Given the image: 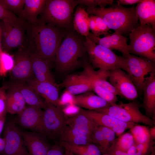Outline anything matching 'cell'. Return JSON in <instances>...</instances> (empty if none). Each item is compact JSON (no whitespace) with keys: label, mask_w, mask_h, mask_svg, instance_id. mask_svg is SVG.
Listing matches in <instances>:
<instances>
[{"label":"cell","mask_w":155,"mask_h":155,"mask_svg":"<svg viewBox=\"0 0 155 155\" xmlns=\"http://www.w3.org/2000/svg\"><path fill=\"white\" fill-rule=\"evenodd\" d=\"M79 112L92 119L98 126L110 128L118 135H121L126 129L131 128L135 125L134 123L124 122L109 115L95 110L81 108Z\"/></svg>","instance_id":"13"},{"label":"cell","mask_w":155,"mask_h":155,"mask_svg":"<svg viewBox=\"0 0 155 155\" xmlns=\"http://www.w3.org/2000/svg\"><path fill=\"white\" fill-rule=\"evenodd\" d=\"M83 67L84 69L82 73L87 78L92 86H99L117 95H119L115 88L107 80L109 77L110 71L100 69L96 71L90 62L87 61L83 64Z\"/></svg>","instance_id":"18"},{"label":"cell","mask_w":155,"mask_h":155,"mask_svg":"<svg viewBox=\"0 0 155 155\" xmlns=\"http://www.w3.org/2000/svg\"><path fill=\"white\" fill-rule=\"evenodd\" d=\"M59 144L65 150L75 155H101L100 151L98 148L91 143L77 145L60 142Z\"/></svg>","instance_id":"31"},{"label":"cell","mask_w":155,"mask_h":155,"mask_svg":"<svg viewBox=\"0 0 155 155\" xmlns=\"http://www.w3.org/2000/svg\"><path fill=\"white\" fill-rule=\"evenodd\" d=\"M25 82L46 101L61 108L57 86L50 83L37 81L34 78L27 80Z\"/></svg>","instance_id":"16"},{"label":"cell","mask_w":155,"mask_h":155,"mask_svg":"<svg viewBox=\"0 0 155 155\" xmlns=\"http://www.w3.org/2000/svg\"><path fill=\"white\" fill-rule=\"evenodd\" d=\"M150 138H154L155 137V127L154 126L149 130Z\"/></svg>","instance_id":"51"},{"label":"cell","mask_w":155,"mask_h":155,"mask_svg":"<svg viewBox=\"0 0 155 155\" xmlns=\"http://www.w3.org/2000/svg\"><path fill=\"white\" fill-rule=\"evenodd\" d=\"M142 91L143 106L146 115L154 116L155 113V71L146 77Z\"/></svg>","instance_id":"24"},{"label":"cell","mask_w":155,"mask_h":155,"mask_svg":"<svg viewBox=\"0 0 155 155\" xmlns=\"http://www.w3.org/2000/svg\"><path fill=\"white\" fill-rule=\"evenodd\" d=\"M1 36L0 32V36Z\"/></svg>","instance_id":"55"},{"label":"cell","mask_w":155,"mask_h":155,"mask_svg":"<svg viewBox=\"0 0 155 155\" xmlns=\"http://www.w3.org/2000/svg\"><path fill=\"white\" fill-rule=\"evenodd\" d=\"M5 146V139L0 137V154L3 151Z\"/></svg>","instance_id":"49"},{"label":"cell","mask_w":155,"mask_h":155,"mask_svg":"<svg viewBox=\"0 0 155 155\" xmlns=\"http://www.w3.org/2000/svg\"><path fill=\"white\" fill-rule=\"evenodd\" d=\"M94 16L100 35L103 34L106 35L108 34V32L110 29L102 19L99 16L95 15Z\"/></svg>","instance_id":"44"},{"label":"cell","mask_w":155,"mask_h":155,"mask_svg":"<svg viewBox=\"0 0 155 155\" xmlns=\"http://www.w3.org/2000/svg\"><path fill=\"white\" fill-rule=\"evenodd\" d=\"M13 58V66L10 71V80L26 81L34 78L30 53L26 48H18Z\"/></svg>","instance_id":"10"},{"label":"cell","mask_w":155,"mask_h":155,"mask_svg":"<svg viewBox=\"0 0 155 155\" xmlns=\"http://www.w3.org/2000/svg\"><path fill=\"white\" fill-rule=\"evenodd\" d=\"M2 51V44H1V36H0V57L1 53ZM0 76H1L0 75Z\"/></svg>","instance_id":"53"},{"label":"cell","mask_w":155,"mask_h":155,"mask_svg":"<svg viewBox=\"0 0 155 155\" xmlns=\"http://www.w3.org/2000/svg\"><path fill=\"white\" fill-rule=\"evenodd\" d=\"M89 14L99 16L110 29L120 34H129L139 25L135 7L113 4L108 7H87Z\"/></svg>","instance_id":"2"},{"label":"cell","mask_w":155,"mask_h":155,"mask_svg":"<svg viewBox=\"0 0 155 155\" xmlns=\"http://www.w3.org/2000/svg\"><path fill=\"white\" fill-rule=\"evenodd\" d=\"M87 37L96 44L111 50H115L121 52L125 57L130 54V47L127 44V38L118 33L115 32L100 38L90 32Z\"/></svg>","instance_id":"14"},{"label":"cell","mask_w":155,"mask_h":155,"mask_svg":"<svg viewBox=\"0 0 155 155\" xmlns=\"http://www.w3.org/2000/svg\"><path fill=\"white\" fill-rule=\"evenodd\" d=\"M140 66L147 75L155 71V62L145 58L138 57Z\"/></svg>","instance_id":"41"},{"label":"cell","mask_w":155,"mask_h":155,"mask_svg":"<svg viewBox=\"0 0 155 155\" xmlns=\"http://www.w3.org/2000/svg\"><path fill=\"white\" fill-rule=\"evenodd\" d=\"M58 137L60 142L73 145H84L92 142L90 137L84 135L66 125Z\"/></svg>","instance_id":"29"},{"label":"cell","mask_w":155,"mask_h":155,"mask_svg":"<svg viewBox=\"0 0 155 155\" xmlns=\"http://www.w3.org/2000/svg\"><path fill=\"white\" fill-rule=\"evenodd\" d=\"M74 104L87 109L96 110L111 105L91 91L75 95L73 98Z\"/></svg>","instance_id":"25"},{"label":"cell","mask_w":155,"mask_h":155,"mask_svg":"<svg viewBox=\"0 0 155 155\" xmlns=\"http://www.w3.org/2000/svg\"><path fill=\"white\" fill-rule=\"evenodd\" d=\"M110 83L115 88L119 95L133 100L138 96L137 90L132 80L125 71L120 69L110 71Z\"/></svg>","instance_id":"12"},{"label":"cell","mask_w":155,"mask_h":155,"mask_svg":"<svg viewBox=\"0 0 155 155\" xmlns=\"http://www.w3.org/2000/svg\"><path fill=\"white\" fill-rule=\"evenodd\" d=\"M84 37L73 28L66 30L55 54L54 62L58 71L67 73L81 64L82 58L86 53L84 45Z\"/></svg>","instance_id":"3"},{"label":"cell","mask_w":155,"mask_h":155,"mask_svg":"<svg viewBox=\"0 0 155 155\" xmlns=\"http://www.w3.org/2000/svg\"><path fill=\"white\" fill-rule=\"evenodd\" d=\"M6 89L3 86L0 87V118L5 117L7 112L5 98Z\"/></svg>","instance_id":"43"},{"label":"cell","mask_w":155,"mask_h":155,"mask_svg":"<svg viewBox=\"0 0 155 155\" xmlns=\"http://www.w3.org/2000/svg\"><path fill=\"white\" fill-rule=\"evenodd\" d=\"M89 30H91L92 33L93 34L97 36H100L94 15L89 16Z\"/></svg>","instance_id":"46"},{"label":"cell","mask_w":155,"mask_h":155,"mask_svg":"<svg viewBox=\"0 0 155 155\" xmlns=\"http://www.w3.org/2000/svg\"><path fill=\"white\" fill-rule=\"evenodd\" d=\"M66 31L40 21L34 24L27 23L24 47L30 53L54 62L56 51Z\"/></svg>","instance_id":"1"},{"label":"cell","mask_w":155,"mask_h":155,"mask_svg":"<svg viewBox=\"0 0 155 155\" xmlns=\"http://www.w3.org/2000/svg\"><path fill=\"white\" fill-rule=\"evenodd\" d=\"M46 102L43 111L42 135L54 139L58 137L66 125V118L61 108Z\"/></svg>","instance_id":"8"},{"label":"cell","mask_w":155,"mask_h":155,"mask_svg":"<svg viewBox=\"0 0 155 155\" xmlns=\"http://www.w3.org/2000/svg\"><path fill=\"white\" fill-rule=\"evenodd\" d=\"M66 124L80 133L90 137L98 125L92 119L80 113L66 118Z\"/></svg>","instance_id":"22"},{"label":"cell","mask_w":155,"mask_h":155,"mask_svg":"<svg viewBox=\"0 0 155 155\" xmlns=\"http://www.w3.org/2000/svg\"><path fill=\"white\" fill-rule=\"evenodd\" d=\"M151 155H154V154L152 153Z\"/></svg>","instance_id":"54"},{"label":"cell","mask_w":155,"mask_h":155,"mask_svg":"<svg viewBox=\"0 0 155 155\" xmlns=\"http://www.w3.org/2000/svg\"><path fill=\"white\" fill-rule=\"evenodd\" d=\"M92 142L98 145L103 151H107L103 133L99 126L94 130L91 136Z\"/></svg>","instance_id":"37"},{"label":"cell","mask_w":155,"mask_h":155,"mask_svg":"<svg viewBox=\"0 0 155 155\" xmlns=\"http://www.w3.org/2000/svg\"><path fill=\"white\" fill-rule=\"evenodd\" d=\"M128 34L130 54L139 56L155 62V28L149 25H139Z\"/></svg>","instance_id":"6"},{"label":"cell","mask_w":155,"mask_h":155,"mask_svg":"<svg viewBox=\"0 0 155 155\" xmlns=\"http://www.w3.org/2000/svg\"><path fill=\"white\" fill-rule=\"evenodd\" d=\"M30 53L34 79L39 82L50 83L58 87L50 70L53 62Z\"/></svg>","instance_id":"17"},{"label":"cell","mask_w":155,"mask_h":155,"mask_svg":"<svg viewBox=\"0 0 155 155\" xmlns=\"http://www.w3.org/2000/svg\"><path fill=\"white\" fill-rule=\"evenodd\" d=\"M125 58L127 63L126 71L132 80L138 93H141L147 75L140 66L138 56L129 54Z\"/></svg>","instance_id":"23"},{"label":"cell","mask_w":155,"mask_h":155,"mask_svg":"<svg viewBox=\"0 0 155 155\" xmlns=\"http://www.w3.org/2000/svg\"><path fill=\"white\" fill-rule=\"evenodd\" d=\"M5 117L0 118V135L1 133L4 126Z\"/></svg>","instance_id":"50"},{"label":"cell","mask_w":155,"mask_h":155,"mask_svg":"<svg viewBox=\"0 0 155 155\" xmlns=\"http://www.w3.org/2000/svg\"><path fill=\"white\" fill-rule=\"evenodd\" d=\"M134 140L131 133H127L120 136L113 146L116 149L127 152L134 144Z\"/></svg>","instance_id":"33"},{"label":"cell","mask_w":155,"mask_h":155,"mask_svg":"<svg viewBox=\"0 0 155 155\" xmlns=\"http://www.w3.org/2000/svg\"><path fill=\"white\" fill-rule=\"evenodd\" d=\"M64 155H75L72 152L67 150H65Z\"/></svg>","instance_id":"52"},{"label":"cell","mask_w":155,"mask_h":155,"mask_svg":"<svg viewBox=\"0 0 155 155\" xmlns=\"http://www.w3.org/2000/svg\"><path fill=\"white\" fill-rule=\"evenodd\" d=\"M46 0H25L23 10L18 18L31 24L38 23V16L42 10Z\"/></svg>","instance_id":"26"},{"label":"cell","mask_w":155,"mask_h":155,"mask_svg":"<svg viewBox=\"0 0 155 155\" xmlns=\"http://www.w3.org/2000/svg\"><path fill=\"white\" fill-rule=\"evenodd\" d=\"M130 131L136 143L149 144L151 138L149 129L147 127L134 125L130 129Z\"/></svg>","instance_id":"32"},{"label":"cell","mask_w":155,"mask_h":155,"mask_svg":"<svg viewBox=\"0 0 155 155\" xmlns=\"http://www.w3.org/2000/svg\"><path fill=\"white\" fill-rule=\"evenodd\" d=\"M25 0H0V5L18 18L23 8Z\"/></svg>","instance_id":"34"},{"label":"cell","mask_w":155,"mask_h":155,"mask_svg":"<svg viewBox=\"0 0 155 155\" xmlns=\"http://www.w3.org/2000/svg\"><path fill=\"white\" fill-rule=\"evenodd\" d=\"M5 87L7 112L12 114H18L26 106L25 101L18 90L13 88Z\"/></svg>","instance_id":"28"},{"label":"cell","mask_w":155,"mask_h":155,"mask_svg":"<svg viewBox=\"0 0 155 155\" xmlns=\"http://www.w3.org/2000/svg\"><path fill=\"white\" fill-rule=\"evenodd\" d=\"M4 129L5 146L1 155H30L23 138L15 123L8 122Z\"/></svg>","instance_id":"11"},{"label":"cell","mask_w":155,"mask_h":155,"mask_svg":"<svg viewBox=\"0 0 155 155\" xmlns=\"http://www.w3.org/2000/svg\"><path fill=\"white\" fill-rule=\"evenodd\" d=\"M93 89L97 95L111 105L116 103L117 101V96L113 92L98 86L93 85Z\"/></svg>","instance_id":"36"},{"label":"cell","mask_w":155,"mask_h":155,"mask_svg":"<svg viewBox=\"0 0 155 155\" xmlns=\"http://www.w3.org/2000/svg\"><path fill=\"white\" fill-rule=\"evenodd\" d=\"M149 146V144L134 143L127 153L128 155H145Z\"/></svg>","instance_id":"39"},{"label":"cell","mask_w":155,"mask_h":155,"mask_svg":"<svg viewBox=\"0 0 155 155\" xmlns=\"http://www.w3.org/2000/svg\"><path fill=\"white\" fill-rule=\"evenodd\" d=\"M19 18L14 14L4 8L0 5V20L3 22H15Z\"/></svg>","instance_id":"40"},{"label":"cell","mask_w":155,"mask_h":155,"mask_svg":"<svg viewBox=\"0 0 155 155\" xmlns=\"http://www.w3.org/2000/svg\"><path fill=\"white\" fill-rule=\"evenodd\" d=\"M77 5L76 0H46L38 19L46 24L66 30L73 28V10Z\"/></svg>","instance_id":"4"},{"label":"cell","mask_w":155,"mask_h":155,"mask_svg":"<svg viewBox=\"0 0 155 155\" xmlns=\"http://www.w3.org/2000/svg\"><path fill=\"white\" fill-rule=\"evenodd\" d=\"M18 114L17 121L20 126L42 135L43 111L42 109L28 105Z\"/></svg>","instance_id":"15"},{"label":"cell","mask_w":155,"mask_h":155,"mask_svg":"<svg viewBox=\"0 0 155 155\" xmlns=\"http://www.w3.org/2000/svg\"><path fill=\"white\" fill-rule=\"evenodd\" d=\"M18 90L23 96L28 105L43 109L46 106V101L39 95L26 83L25 81L10 80L4 85Z\"/></svg>","instance_id":"19"},{"label":"cell","mask_w":155,"mask_h":155,"mask_svg":"<svg viewBox=\"0 0 155 155\" xmlns=\"http://www.w3.org/2000/svg\"><path fill=\"white\" fill-rule=\"evenodd\" d=\"M142 1V0H117V4L121 5H130L138 4Z\"/></svg>","instance_id":"47"},{"label":"cell","mask_w":155,"mask_h":155,"mask_svg":"<svg viewBox=\"0 0 155 155\" xmlns=\"http://www.w3.org/2000/svg\"><path fill=\"white\" fill-rule=\"evenodd\" d=\"M89 14L85 8L78 7L73 14V28L78 33L84 37L89 32Z\"/></svg>","instance_id":"30"},{"label":"cell","mask_w":155,"mask_h":155,"mask_svg":"<svg viewBox=\"0 0 155 155\" xmlns=\"http://www.w3.org/2000/svg\"><path fill=\"white\" fill-rule=\"evenodd\" d=\"M20 131L30 155H47L50 147L42 135L35 131Z\"/></svg>","instance_id":"21"},{"label":"cell","mask_w":155,"mask_h":155,"mask_svg":"<svg viewBox=\"0 0 155 155\" xmlns=\"http://www.w3.org/2000/svg\"><path fill=\"white\" fill-rule=\"evenodd\" d=\"M140 107V103L135 100L127 103H115L95 111L109 115L124 122L142 123L152 125L153 121L141 113Z\"/></svg>","instance_id":"7"},{"label":"cell","mask_w":155,"mask_h":155,"mask_svg":"<svg viewBox=\"0 0 155 155\" xmlns=\"http://www.w3.org/2000/svg\"><path fill=\"white\" fill-rule=\"evenodd\" d=\"M58 87H64L70 94L74 95L81 94L92 90V85L84 75L72 74L69 75Z\"/></svg>","instance_id":"20"},{"label":"cell","mask_w":155,"mask_h":155,"mask_svg":"<svg viewBox=\"0 0 155 155\" xmlns=\"http://www.w3.org/2000/svg\"><path fill=\"white\" fill-rule=\"evenodd\" d=\"M3 23L4 30L1 44L4 50L8 52L24 46L27 23L19 18L14 22Z\"/></svg>","instance_id":"9"},{"label":"cell","mask_w":155,"mask_h":155,"mask_svg":"<svg viewBox=\"0 0 155 155\" xmlns=\"http://www.w3.org/2000/svg\"><path fill=\"white\" fill-rule=\"evenodd\" d=\"M63 147L59 144H56L50 147L47 155H64Z\"/></svg>","instance_id":"45"},{"label":"cell","mask_w":155,"mask_h":155,"mask_svg":"<svg viewBox=\"0 0 155 155\" xmlns=\"http://www.w3.org/2000/svg\"><path fill=\"white\" fill-rule=\"evenodd\" d=\"M110 155H128L126 152L122 151L114 148L112 145L108 150Z\"/></svg>","instance_id":"48"},{"label":"cell","mask_w":155,"mask_h":155,"mask_svg":"<svg viewBox=\"0 0 155 155\" xmlns=\"http://www.w3.org/2000/svg\"><path fill=\"white\" fill-rule=\"evenodd\" d=\"M84 45L93 68L107 71L120 69L126 71L127 63L124 57L119 56L112 50L93 42L87 37H85Z\"/></svg>","instance_id":"5"},{"label":"cell","mask_w":155,"mask_h":155,"mask_svg":"<svg viewBox=\"0 0 155 155\" xmlns=\"http://www.w3.org/2000/svg\"><path fill=\"white\" fill-rule=\"evenodd\" d=\"M102 131L105 140L107 151L110 148V144H113L115 137V133L111 129L108 127L99 126Z\"/></svg>","instance_id":"42"},{"label":"cell","mask_w":155,"mask_h":155,"mask_svg":"<svg viewBox=\"0 0 155 155\" xmlns=\"http://www.w3.org/2000/svg\"><path fill=\"white\" fill-rule=\"evenodd\" d=\"M135 7L139 25H149L155 28V1L142 0Z\"/></svg>","instance_id":"27"},{"label":"cell","mask_w":155,"mask_h":155,"mask_svg":"<svg viewBox=\"0 0 155 155\" xmlns=\"http://www.w3.org/2000/svg\"><path fill=\"white\" fill-rule=\"evenodd\" d=\"M78 4L85 5L88 8H93L98 6L99 7H105L107 5L113 4V0H76Z\"/></svg>","instance_id":"38"},{"label":"cell","mask_w":155,"mask_h":155,"mask_svg":"<svg viewBox=\"0 0 155 155\" xmlns=\"http://www.w3.org/2000/svg\"><path fill=\"white\" fill-rule=\"evenodd\" d=\"M14 64L13 58L5 52L1 51L0 57V75H4L12 69Z\"/></svg>","instance_id":"35"}]
</instances>
